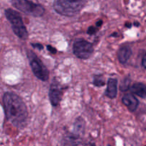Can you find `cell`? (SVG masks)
<instances>
[{
  "label": "cell",
  "instance_id": "4",
  "mask_svg": "<svg viewBox=\"0 0 146 146\" xmlns=\"http://www.w3.org/2000/svg\"><path fill=\"white\" fill-rule=\"evenodd\" d=\"M11 4L18 10L33 17H41L44 13V7L33 1L26 0H14L11 1Z\"/></svg>",
  "mask_w": 146,
  "mask_h": 146
},
{
  "label": "cell",
  "instance_id": "16",
  "mask_svg": "<svg viewBox=\"0 0 146 146\" xmlns=\"http://www.w3.org/2000/svg\"><path fill=\"white\" fill-rule=\"evenodd\" d=\"M96 32V29L94 27H90L88 29V31H87V34H89V35H93Z\"/></svg>",
  "mask_w": 146,
  "mask_h": 146
},
{
  "label": "cell",
  "instance_id": "22",
  "mask_svg": "<svg viewBox=\"0 0 146 146\" xmlns=\"http://www.w3.org/2000/svg\"><path fill=\"white\" fill-rule=\"evenodd\" d=\"M134 25L136 26V27H138L140 24H139V23H138V22H135V23H134Z\"/></svg>",
  "mask_w": 146,
  "mask_h": 146
},
{
  "label": "cell",
  "instance_id": "10",
  "mask_svg": "<svg viewBox=\"0 0 146 146\" xmlns=\"http://www.w3.org/2000/svg\"><path fill=\"white\" fill-rule=\"evenodd\" d=\"M132 54V50L128 46L121 47L118 51V58L121 64H125Z\"/></svg>",
  "mask_w": 146,
  "mask_h": 146
},
{
  "label": "cell",
  "instance_id": "20",
  "mask_svg": "<svg viewBox=\"0 0 146 146\" xmlns=\"http://www.w3.org/2000/svg\"><path fill=\"white\" fill-rule=\"evenodd\" d=\"M102 24H103V21H101V20H98V21L96 23V25L97 27H99L102 25Z\"/></svg>",
  "mask_w": 146,
  "mask_h": 146
},
{
  "label": "cell",
  "instance_id": "15",
  "mask_svg": "<svg viewBox=\"0 0 146 146\" xmlns=\"http://www.w3.org/2000/svg\"><path fill=\"white\" fill-rule=\"evenodd\" d=\"M130 83H131V81H130L129 78H125V79L123 81V82L121 83V86H120V89L122 91H126L127 90H128L130 88Z\"/></svg>",
  "mask_w": 146,
  "mask_h": 146
},
{
  "label": "cell",
  "instance_id": "7",
  "mask_svg": "<svg viewBox=\"0 0 146 146\" xmlns=\"http://www.w3.org/2000/svg\"><path fill=\"white\" fill-rule=\"evenodd\" d=\"M48 95H49V100L52 106H56L58 105L60 101H61L62 89H61V86L56 79H54V81L51 83Z\"/></svg>",
  "mask_w": 146,
  "mask_h": 146
},
{
  "label": "cell",
  "instance_id": "19",
  "mask_svg": "<svg viewBox=\"0 0 146 146\" xmlns=\"http://www.w3.org/2000/svg\"><path fill=\"white\" fill-rule=\"evenodd\" d=\"M142 66L144 67V68H146V53L145 54V55H144V56L143 57Z\"/></svg>",
  "mask_w": 146,
  "mask_h": 146
},
{
  "label": "cell",
  "instance_id": "12",
  "mask_svg": "<svg viewBox=\"0 0 146 146\" xmlns=\"http://www.w3.org/2000/svg\"><path fill=\"white\" fill-rule=\"evenodd\" d=\"M80 144L81 141L79 139V135L73 133L66 137L63 146H80Z\"/></svg>",
  "mask_w": 146,
  "mask_h": 146
},
{
  "label": "cell",
  "instance_id": "5",
  "mask_svg": "<svg viewBox=\"0 0 146 146\" xmlns=\"http://www.w3.org/2000/svg\"><path fill=\"white\" fill-rule=\"evenodd\" d=\"M27 55L30 60V66L34 75L41 81H47L49 76V72L46 67L44 65L42 61L37 58L35 54L31 52V51H29Z\"/></svg>",
  "mask_w": 146,
  "mask_h": 146
},
{
  "label": "cell",
  "instance_id": "17",
  "mask_svg": "<svg viewBox=\"0 0 146 146\" xmlns=\"http://www.w3.org/2000/svg\"><path fill=\"white\" fill-rule=\"evenodd\" d=\"M31 46H32L34 48H37V49L38 50H41L44 48V46H43L41 44H38V43H37V44H31Z\"/></svg>",
  "mask_w": 146,
  "mask_h": 146
},
{
  "label": "cell",
  "instance_id": "21",
  "mask_svg": "<svg viewBox=\"0 0 146 146\" xmlns=\"http://www.w3.org/2000/svg\"><path fill=\"white\" fill-rule=\"evenodd\" d=\"M125 27H128V28H131V24H130V23H126V24H125Z\"/></svg>",
  "mask_w": 146,
  "mask_h": 146
},
{
  "label": "cell",
  "instance_id": "11",
  "mask_svg": "<svg viewBox=\"0 0 146 146\" xmlns=\"http://www.w3.org/2000/svg\"><path fill=\"white\" fill-rule=\"evenodd\" d=\"M131 91L133 94L143 98H146V86L142 83H135L131 87Z\"/></svg>",
  "mask_w": 146,
  "mask_h": 146
},
{
  "label": "cell",
  "instance_id": "23",
  "mask_svg": "<svg viewBox=\"0 0 146 146\" xmlns=\"http://www.w3.org/2000/svg\"><path fill=\"white\" fill-rule=\"evenodd\" d=\"M116 34H117V33H114L113 34H112V36H117Z\"/></svg>",
  "mask_w": 146,
  "mask_h": 146
},
{
  "label": "cell",
  "instance_id": "2",
  "mask_svg": "<svg viewBox=\"0 0 146 146\" xmlns=\"http://www.w3.org/2000/svg\"><path fill=\"white\" fill-rule=\"evenodd\" d=\"M86 1H71V0H58L54 1V9L58 14L66 17H73L76 15L84 8Z\"/></svg>",
  "mask_w": 146,
  "mask_h": 146
},
{
  "label": "cell",
  "instance_id": "13",
  "mask_svg": "<svg viewBox=\"0 0 146 146\" xmlns=\"http://www.w3.org/2000/svg\"><path fill=\"white\" fill-rule=\"evenodd\" d=\"M84 125H85V123H84V120L81 118H77L76 121L74 123V133L76 135H79L80 133H82L84 132Z\"/></svg>",
  "mask_w": 146,
  "mask_h": 146
},
{
  "label": "cell",
  "instance_id": "14",
  "mask_svg": "<svg viewBox=\"0 0 146 146\" xmlns=\"http://www.w3.org/2000/svg\"><path fill=\"white\" fill-rule=\"evenodd\" d=\"M105 84V81H104V78H103L101 75H98L94 76V84L96 86H104Z\"/></svg>",
  "mask_w": 146,
  "mask_h": 146
},
{
  "label": "cell",
  "instance_id": "1",
  "mask_svg": "<svg viewBox=\"0 0 146 146\" xmlns=\"http://www.w3.org/2000/svg\"><path fill=\"white\" fill-rule=\"evenodd\" d=\"M3 103L7 119L15 126H22L25 123L28 112L21 98L14 93L7 92L3 97Z\"/></svg>",
  "mask_w": 146,
  "mask_h": 146
},
{
  "label": "cell",
  "instance_id": "25",
  "mask_svg": "<svg viewBox=\"0 0 146 146\" xmlns=\"http://www.w3.org/2000/svg\"><path fill=\"white\" fill-rule=\"evenodd\" d=\"M145 146H146V145H145Z\"/></svg>",
  "mask_w": 146,
  "mask_h": 146
},
{
  "label": "cell",
  "instance_id": "8",
  "mask_svg": "<svg viewBox=\"0 0 146 146\" xmlns=\"http://www.w3.org/2000/svg\"><path fill=\"white\" fill-rule=\"evenodd\" d=\"M122 101L125 106L128 107V110L131 112H133L138 108L139 105V101L134 96L133 94H125L123 96L122 98Z\"/></svg>",
  "mask_w": 146,
  "mask_h": 146
},
{
  "label": "cell",
  "instance_id": "6",
  "mask_svg": "<svg viewBox=\"0 0 146 146\" xmlns=\"http://www.w3.org/2000/svg\"><path fill=\"white\" fill-rule=\"evenodd\" d=\"M73 52L78 58L87 59L94 53L93 45L86 40L80 39L76 41L73 46Z\"/></svg>",
  "mask_w": 146,
  "mask_h": 146
},
{
  "label": "cell",
  "instance_id": "24",
  "mask_svg": "<svg viewBox=\"0 0 146 146\" xmlns=\"http://www.w3.org/2000/svg\"><path fill=\"white\" fill-rule=\"evenodd\" d=\"M90 146H96V145L94 143H93V144H91V145H90Z\"/></svg>",
  "mask_w": 146,
  "mask_h": 146
},
{
  "label": "cell",
  "instance_id": "3",
  "mask_svg": "<svg viewBox=\"0 0 146 146\" xmlns=\"http://www.w3.org/2000/svg\"><path fill=\"white\" fill-rule=\"evenodd\" d=\"M5 15L7 19L11 23V28L14 34L21 39H27L28 37V32L19 13L11 9H7L5 11Z\"/></svg>",
  "mask_w": 146,
  "mask_h": 146
},
{
  "label": "cell",
  "instance_id": "18",
  "mask_svg": "<svg viewBox=\"0 0 146 146\" xmlns=\"http://www.w3.org/2000/svg\"><path fill=\"white\" fill-rule=\"evenodd\" d=\"M47 49H48L51 54H56V49L55 48H54L52 46H50V45L47 46Z\"/></svg>",
  "mask_w": 146,
  "mask_h": 146
},
{
  "label": "cell",
  "instance_id": "9",
  "mask_svg": "<svg viewBox=\"0 0 146 146\" xmlns=\"http://www.w3.org/2000/svg\"><path fill=\"white\" fill-rule=\"evenodd\" d=\"M118 91V81L115 78H109L107 84L106 96L110 98H115Z\"/></svg>",
  "mask_w": 146,
  "mask_h": 146
}]
</instances>
